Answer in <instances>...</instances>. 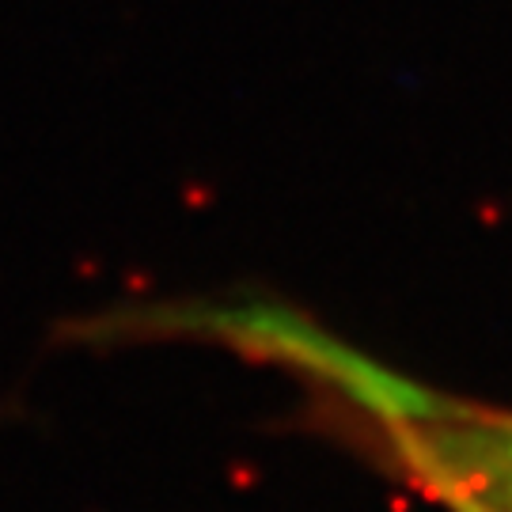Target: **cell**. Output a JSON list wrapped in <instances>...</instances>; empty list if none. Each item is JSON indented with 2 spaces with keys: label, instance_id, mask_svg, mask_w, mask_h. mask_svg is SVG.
Returning <instances> with one entry per match:
<instances>
[{
  "label": "cell",
  "instance_id": "cell-1",
  "mask_svg": "<svg viewBox=\"0 0 512 512\" xmlns=\"http://www.w3.org/2000/svg\"><path fill=\"white\" fill-rule=\"evenodd\" d=\"M372 403L410 471L456 512H512V414L425 399L372 376Z\"/></svg>",
  "mask_w": 512,
  "mask_h": 512
}]
</instances>
